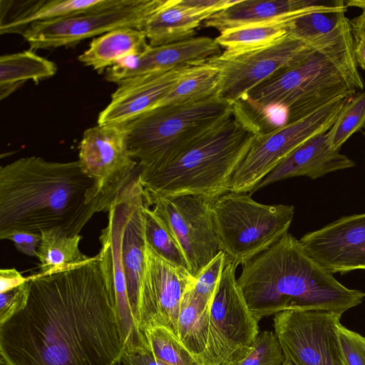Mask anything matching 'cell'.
<instances>
[{
	"label": "cell",
	"mask_w": 365,
	"mask_h": 365,
	"mask_svg": "<svg viewBox=\"0 0 365 365\" xmlns=\"http://www.w3.org/2000/svg\"><path fill=\"white\" fill-rule=\"evenodd\" d=\"M26 307L0 327L5 365H116L125 345L99 255L29 276Z\"/></svg>",
	"instance_id": "obj_1"
},
{
	"label": "cell",
	"mask_w": 365,
	"mask_h": 365,
	"mask_svg": "<svg viewBox=\"0 0 365 365\" xmlns=\"http://www.w3.org/2000/svg\"><path fill=\"white\" fill-rule=\"evenodd\" d=\"M357 67L346 19L301 63L259 85L238 102L251 113L281 111L287 124L362 91L364 85Z\"/></svg>",
	"instance_id": "obj_5"
},
{
	"label": "cell",
	"mask_w": 365,
	"mask_h": 365,
	"mask_svg": "<svg viewBox=\"0 0 365 365\" xmlns=\"http://www.w3.org/2000/svg\"><path fill=\"white\" fill-rule=\"evenodd\" d=\"M116 197L97 196L78 160L21 158L0 168V235L58 229L75 236Z\"/></svg>",
	"instance_id": "obj_2"
},
{
	"label": "cell",
	"mask_w": 365,
	"mask_h": 365,
	"mask_svg": "<svg viewBox=\"0 0 365 365\" xmlns=\"http://www.w3.org/2000/svg\"><path fill=\"white\" fill-rule=\"evenodd\" d=\"M347 9L321 10L295 17L290 23L289 34L308 43H315L334 31L347 18Z\"/></svg>",
	"instance_id": "obj_31"
},
{
	"label": "cell",
	"mask_w": 365,
	"mask_h": 365,
	"mask_svg": "<svg viewBox=\"0 0 365 365\" xmlns=\"http://www.w3.org/2000/svg\"><path fill=\"white\" fill-rule=\"evenodd\" d=\"M38 248L37 258L40 261V274L46 275L73 268L88 261L91 257L79 249L82 237L69 236L58 229L43 230Z\"/></svg>",
	"instance_id": "obj_27"
},
{
	"label": "cell",
	"mask_w": 365,
	"mask_h": 365,
	"mask_svg": "<svg viewBox=\"0 0 365 365\" xmlns=\"http://www.w3.org/2000/svg\"><path fill=\"white\" fill-rule=\"evenodd\" d=\"M233 113L234 104L217 96L155 108L123 123L129 150L140 169L155 166L228 120Z\"/></svg>",
	"instance_id": "obj_6"
},
{
	"label": "cell",
	"mask_w": 365,
	"mask_h": 365,
	"mask_svg": "<svg viewBox=\"0 0 365 365\" xmlns=\"http://www.w3.org/2000/svg\"><path fill=\"white\" fill-rule=\"evenodd\" d=\"M347 98L336 99L293 122L259 134L232 176L230 192L250 194L297 148L327 133Z\"/></svg>",
	"instance_id": "obj_11"
},
{
	"label": "cell",
	"mask_w": 365,
	"mask_h": 365,
	"mask_svg": "<svg viewBox=\"0 0 365 365\" xmlns=\"http://www.w3.org/2000/svg\"><path fill=\"white\" fill-rule=\"evenodd\" d=\"M116 365H120V363L117 364Z\"/></svg>",
	"instance_id": "obj_48"
},
{
	"label": "cell",
	"mask_w": 365,
	"mask_h": 365,
	"mask_svg": "<svg viewBox=\"0 0 365 365\" xmlns=\"http://www.w3.org/2000/svg\"><path fill=\"white\" fill-rule=\"evenodd\" d=\"M260 130L240 103L231 118L138 178L149 207L158 198L202 197L211 202L230 192L232 176Z\"/></svg>",
	"instance_id": "obj_4"
},
{
	"label": "cell",
	"mask_w": 365,
	"mask_h": 365,
	"mask_svg": "<svg viewBox=\"0 0 365 365\" xmlns=\"http://www.w3.org/2000/svg\"><path fill=\"white\" fill-rule=\"evenodd\" d=\"M365 125V91L346 100L331 127L326 133L331 149L339 151L342 145Z\"/></svg>",
	"instance_id": "obj_32"
},
{
	"label": "cell",
	"mask_w": 365,
	"mask_h": 365,
	"mask_svg": "<svg viewBox=\"0 0 365 365\" xmlns=\"http://www.w3.org/2000/svg\"><path fill=\"white\" fill-rule=\"evenodd\" d=\"M221 53V46L215 39L207 36H194L158 46H150L143 53L127 58L106 69V79L118 83L138 75L204 61Z\"/></svg>",
	"instance_id": "obj_19"
},
{
	"label": "cell",
	"mask_w": 365,
	"mask_h": 365,
	"mask_svg": "<svg viewBox=\"0 0 365 365\" xmlns=\"http://www.w3.org/2000/svg\"><path fill=\"white\" fill-rule=\"evenodd\" d=\"M282 365H293V364L291 362H289V361L285 359V361Z\"/></svg>",
	"instance_id": "obj_45"
},
{
	"label": "cell",
	"mask_w": 365,
	"mask_h": 365,
	"mask_svg": "<svg viewBox=\"0 0 365 365\" xmlns=\"http://www.w3.org/2000/svg\"><path fill=\"white\" fill-rule=\"evenodd\" d=\"M331 33L315 43L288 34L266 46L239 52L224 51L207 59L219 72L217 97L232 104L237 103L259 85L301 63Z\"/></svg>",
	"instance_id": "obj_9"
},
{
	"label": "cell",
	"mask_w": 365,
	"mask_h": 365,
	"mask_svg": "<svg viewBox=\"0 0 365 365\" xmlns=\"http://www.w3.org/2000/svg\"><path fill=\"white\" fill-rule=\"evenodd\" d=\"M197 62L120 81L110 101L100 112L98 125L120 124L158 107L177 83Z\"/></svg>",
	"instance_id": "obj_18"
},
{
	"label": "cell",
	"mask_w": 365,
	"mask_h": 365,
	"mask_svg": "<svg viewBox=\"0 0 365 365\" xmlns=\"http://www.w3.org/2000/svg\"><path fill=\"white\" fill-rule=\"evenodd\" d=\"M222 250L237 266L247 263L288 232L294 207L264 205L250 194L228 192L212 205Z\"/></svg>",
	"instance_id": "obj_7"
},
{
	"label": "cell",
	"mask_w": 365,
	"mask_h": 365,
	"mask_svg": "<svg viewBox=\"0 0 365 365\" xmlns=\"http://www.w3.org/2000/svg\"><path fill=\"white\" fill-rule=\"evenodd\" d=\"M56 65L37 55L33 50L3 55L0 57V97L7 98L27 81L36 83L53 76Z\"/></svg>",
	"instance_id": "obj_26"
},
{
	"label": "cell",
	"mask_w": 365,
	"mask_h": 365,
	"mask_svg": "<svg viewBox=\"0 0 365 365\" xmlns=\"http://www.w3.org/2000/svg\"><path fill=\"white\" fill-rule=\"evenodd\" d=\"M226 254L221 251L197 275L192 286L193 293L207 303H210L220 280L225 261Z\"/></svg>",
	"instance_id": "obj_36"
},
{
	"label": "cell",
	"mask_w": 365,
	"mask_h": 365,
	"mask_svg": "<svg viewBox=\"0 0 365 365\" xmlns=\"http://www.w3.org/2000/svg\"><path fill=\"white\" fill-rule=\"evenodd\" d=\"M364 135H365V125H364Z\"/></svg>",
	"instance_id": "obj_47"
},
{
	"label": "cell",
	"mask_w": 365,
	"mask_h": 365,
	"mask_svg": "<svg viewBox=\"0 0 365 365\" xmlns=\"http://www.w3.org/2000/svg\"><path fill=\"white\" fill-rule=\"evenodd\" d=\"M41 234L24 231H11L0 235L1 240H8L14 242L18 251L30 257H38V248L41 242Z\"/></svg>",
	"instance_id": "obj_39"
},
{
	"label": "cell",
	"mask_w": 365,
	"mask_h": 365,
	"mask_svg": "<svg viewBox=\"0 0 365 365\" xmlns=\"http://www.w3.org/2000/svg\"><path fill=\"white\" fill-rule=\"evenodd\" d=\"M0 365H5V364L0 360Z\"/></svg>",
	"instance_id": "obj_46"
},
{
	"label": "cell",
	"mask_w": 365,
	"mask_h": 365,
	"mask_svg": "<svg viewBox=\"0 0 365 365\" xmlns=\"http://www.w3.org/2000/svg\"><path fill=\"white\" fill-rule=\"evenodd\" d=\"M298 16L299 15L274 21L227 29L221 31L215 39L228 52L261 48L272 44L287 36L291 21Z\"/></svg>",
	"instance_id": "obj_29"
},
{
	"label": "cell",
	"mask_w": 365,
	"mask_h": 365,
	"mask_svg": "<svg viewBox=\"0 0 365 365\" xmlns=\"http://www.w3.org/2000/svg\"><path fill=\"white\" fill-rule=\"evenodd\" d=\"M342 314L324 310H287L274 316V331L293 365H347L338 327Z\"/></svg>",
	"instance_id": "obj_13"
},
{
	"label": "cell",
	"mask_w": 365,
	"mask_h": 365,
	"mask_svg": "<svg viewBox=\"0 0 365 365\" xmlns=\"http://www.w3.org/2000/svg\"><path fill=\"white\" fill-rule=\"evenodd\" d=\"M342 0H237L204 22L220 32L234 27L274 21L314 11L347 9Z\"/></svg>",
	"instance_id": "obj_20"
},
{
	"label": "cell",
	"mask_w": 365,
	"mask_h": 365,
	"mask_svg": "<svg viewBox=\"0 0 365 365\" xmlns=\"http://www.w3.org/2000/svg\"><path fill=\"white\" fill-rule=\"evenodd\" d=\"M143 210L146 243L166 260L188 270L187 263L180 247L165 224L146 203Z\"/></svg>",
	"instance_id": "obj_34"
},
{
	"label": "cell",
	"mask_w": 365,
	"mask_h": 365,
	"mask_svg": "<svg viewBox=\"0 0 365 365\" xmlns=\"http://www.w3.org/2000/svg\"><path fill=\"white\" fill-rule=\"evenodd\" d=\"M153 210L171 232L195 278L222 250L215 227L212 205L207 199L177 195L156 199Z\"/></svg>",
	"instance_id": "obj_14"
},
{
	"label": "cell",
	"mask_w": 365,
	"mask_h": 365,
	"mask_svg": "<svg viewBox=\"0 0 365 365\" xmlns=\"http://www.w3.org/2000/svg\"><path fill=\"white\" fill-rule=\"evenodd\" d=\"M30 292V277L21 284L0 293V327L24 309Z\"/></svg>",
	"instance_id": "obj_37"
},
{
	"label": "cell",
	"mask_w": 365,
	"mask_h": 365,
	"mask_svg": "<svg viewBox=\"0 0 365 365\" xmlns=\"http://www.w3.org/2000/svg\"><path fill=\"white\" fill-rule=\"evenodd\" d=\"M145 204L143 197L134 207L125 227L121 243L123 270L130 304L138 325L145 271V239L143 210Z\"/></svg>",
	"instance_id": "obj_24"
},
{
	"label": "cell",
	"mask_w": 365,
	"mask_h": 365,
	"mask_svg": "<svg viewBox=\"0 0 365 365\" xmlns=\"http://www.w3.org/2000/svg\"><path fill=\"white\" fill-rule=\"evenodd\" d=\"M219 81L218 70L207 60L197 62L177 83L158 107L195 103L215 97Z\"/></svg>",
	"instance_id": "obj_30"
},
{
	"label": "cell",
	"mask_w": 365,
	"mask_h": 365,
	"mask_svg": "<svg viewBox=\"0 0 365 365\" xmlns=\"http://www.w3.org/2000/svg\"><path fill=\"white\" fill-rule=\"evenodd\" d=\"M341 347L347 365H365V337L341 323L338 327Z\"/></svg>",
	"instance_id": "obj_38"
},
{
	"label": "cell",
	"mask_w": 365,
	"mask_h": 365,
	"mask_svg": "<svg viewBox=\"0 0 365 365\" xmlns=\"http://www.w3.org/2000/svg\"><path fill=\"white\" fill-rule=\"evenodd\" d=\"M287 232L242 265L237 279L256 320L287 310H324L343 314L365 293L349 289Z\"/></svg>",
	"instance_id": "obj_3"
},
{
	"label": "cell",
	"mask_w": 365,
	"mask_h": 365,
	"mask_svg": "<svg viewBox=\"0 0 365 365\" xmlns=\"http://www.w3.org/2000/svg\"><path fill=\"white\" fill-rule=\"evenodd\" d=\"M212 14L182 5L180 0H163L148 18L141 31L151 46L194 37L196 29Z\"/></svg>",
	"instance_id": "obj_23"
},
{
	"label": "cell",
	"mask_w": 365,
	"mask_h": 365,
	"mask_svg": "<svg viewBox=\"0 0 365 365\" xmlns=\"http://www.w3.org/2000/svg\"><path fill=\"white\" fill-rule=\"evenodd\" d=\"M354 53L357 66L365 70V34H353Z\"/></svg>",
	"instance_id": "obj_42"
},
{
	"label": "cell",
	"mask_w": 365,
	"mask_h": 365,
	"mask_svg": "<svg viewBox=\"0 0 365 365\" xmlns=\"http://www.w3.org/2000/svg\"><path fill=\"white\" fill-rule=\"evenodd\" d=\"M326 133L309 139L276 166L250 192L287 178L306 176L315 180L329 173L351 168L355 163L346 155L330 148Z\"/></svg>",
	"instance_id": "obj_21"
},
{
	"label": "cell",
	"mask_w": 365,
	"mask_h": 365,
	"mask_svg": "<svg viewBox=\"0 0 365 365\" xmlns=\"http://www.w3.org/2000/svg\"><path fill=\"white\" fill-rule=\"evenodd\" d=\"M349 22L353 34H365V9Z\"/></svg>",
	"instance_id": "obj_43"
},
{
	"label": "cell",
	"mask_w": 365,
	"mask_h": 365,
	"mask_svg": "<svg viewBox=\"0 0 365 365\" xmlns=\"http://www.w3.org/2000/svg\"><path fill=\"white\" fill-rule=\"evenodd\" d=\"M148 351L156 358L171 365H201L199 359L164 327H153L144 331Z\"/></svg>",
	"instance_id": "obj_33"
},
{
	"label": "cell",
	"mask_w": 365,
	"mask_h": 365,
	"mask_svg": "<svg viewBox=\"0 0 365 365\" xmlns=\"http://www.w3.org/2000/svg\"><path fill=\"white\" fill-rule=\"evenodd\" d=\"M144 197L138 176H135L112 202L107 226L101 231L98 253L105 279L115 302L119 328L125 351L146 349L130 304L121 260L122 237L126 223L138 201Z\"/></svg>",
	"instance_id": "obj_12"
},
{
	"label": "cell",
	"mask_w": 365,
	"mask_h": 365,
	"mask_svg": "<svg viewBox=\"0 0 365 365\" xmlns=\"http://www.w3.org/2000/svg\"><path fill=\"white\" fill-rule=\"evenodd\" d=\"M237 265L227 257L212 298L207 346L201 365H238L259 334L258 322L237 284Z\"/></svg>",
	"instance_id": "obj_8"
},
{
	"label": "cell",
	"mask_w": 365,
	"mask_h": 365,
	"mask_svg": "<svg viewBox=\"0 0 365 365\" xmlns=\"http://www.w3.org/2000/svg\"><path fill=\"white\" fill-rule=\"evenodd\" d=\"M21 274L14 268L1 269L0 270V293L16 287L26 280Z\"/></svg>",
	"instance_id": "obj_41"
},
{
	"label": "cell",
	"mask_w": 365,
	"mask_h": 365,
	"mask_svg": "<svg viewBox=\"0 0 365 365\" xmlns=\"http://www.w3.org/2000/svg\"><path fill=\"white\" fill-rule=\"evenodd\" d=\"M121 362L124 365H171L155 357L149 351L124 352Z\"/></svg>",
	"instance_id": "obj_40"
},
{
	"label": "cell",
	"mask_w": 365,
	"mask_h": 365,
	"mask_svg": "<svg viewBox=\"0 0 365 365\" xmlns=\"http://www.w3.org/2000/svg\"><path fill=\"white\" fill-rule=\"evenodd\" d=\"M106 0H1L0 34H22L32 24L88 12Z\"/></svg>",
	"instance_id": "obj_22"
},
{
	"label": "cell",
	"mask_w": 365,
	"mask_h": 365,
	"mask_svg": "<svg viewBox=\"0 0 365 365\" xmlns=\"http://www.w3.org/2000/svg\"><path fill=\"white\" fill-rule=\"evenodd\" d=\"M163 0H106L88 12L30 25L21 34L30 49L69 47L109 31L134 28L141 30Z\"/></svg>",
	"instance_id": "obj_10"
},
{
	"label": "cell",
	"mask_w": 365,
	"mask_h": 365,
	"mask_svg": "<svg viewBox=\"0 0 365 365\" xmlns=\"http://www.w3.org/2000/svg\"><path fill=\"white\" fill-rule=\"evenodd\" d=\"M149 47L143 31L123 28L93 38L78 59L101 73L127 58L143 53Z\"/></svg>",
	"instance_id": "obj_25"
},
{
	"label": "cell",
	"mask_w": 365,
	"mask_h": 365,
	"mask_svg": "<svg viewBox=\"0 0 365 365\" xmlns=\"http://www.w3.org/2000/svg\"><path fill=\"white\" fill-rule=\"evenodd\" d=\"M299 241L333 274L365 270V213L341 217L305 234Z\"/></svg>",
	"instance_id": "obj_17"
},
{
	"label": "cell",
	"mask_w": 365,
	"mask_h": 365,
	"mask_svg": "<svg viewBox=\"0 0 365 365\" xmlns=\"http://www.w3.org/2000/svg\"><path fill=\"white\" fill-rule=\"evenodd\" d=\"M285 357L274 331L260 332L248 355L238 365H282Z\"/></svg>",
	"instance_id": "obj_35"
},
{
	"label": "cell",
	"mask_w": 365,
	"mask_h": 365,
	"mask_svg": "<svg viewBox=\"0 0 365 365\" xmlns=\"http://www.w3.org/2000/svg\"><path fill=\"white\" fill-rule=\"evenodd\" d=\"M78 162L93 181L95 194L116 197L138 175V163L130 154L123 123L98 125L83 133Z\"/></svg>",
	"instance_id": "obj_15"
},
{
	"label": "cell",
	"mask_w": 365,
	"mask_h": 365,
	"mask_svg": "<svg viewBox=\"0 0 365 365\" xmlns=\"http://www.w3.org/2000/svg\"><path fill=\"white\" fill-rule=\"evenodd\" d=\"M194 281L187 269L166 260L145 242L138 319L143 335L150 327H164L178 336L180 304Z\"/></svg>",
	"instance_id": "obj_16"
},
{
	"label": "cell",
	"mask_w": 365,
	"mask_h": 365,
	"mask_svg": "<svg viewBox=\"0 0 365 365\" xmlns=\"http://www.w3.org/2000/svg\"><path fill=\"white\" fill-rule=\"evenodd\" d=\"M347 7H357L365 9V0H350L345 1Z\"/></svg>",
	"instance_id": "obj_44"
},
{
	"label": "cell",
	"mask_w": 365,
	"mask_h": 365,
	"mask_svg": "<svg viewBox=\"0 0 365 365\" xmlns=\"http://www.w3.org/2000/svg\"><path fill=\"white\" fill-rule=\"evenodd\" d=\"M192 286L186 291L180 304L178 337L199 359L207 344L210 303L197 297L192 292Z\"/></svg>",
	"instance_id": "obj_28"
}]
</instances>
